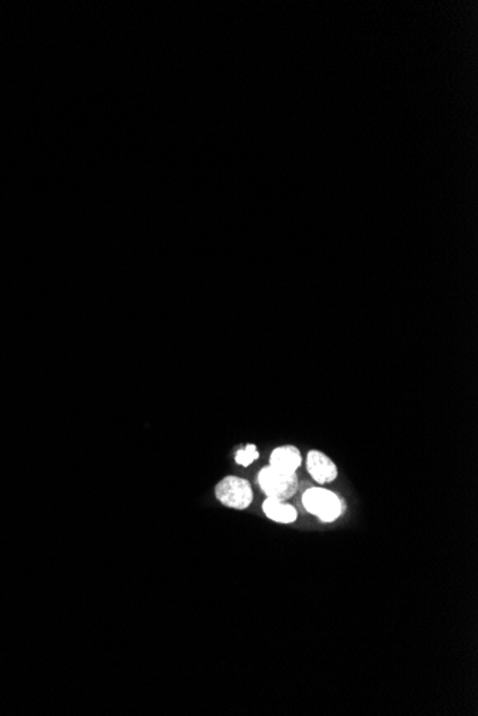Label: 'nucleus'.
Masks as SVG:
<instances>
[{
    "label": "nucleus",
    "instance_id": "obj_1",
    "mask_svg": "<svg viewBox=\"0 0 478 716\" xmlns=\"http://www.w3.org/2000/svg\"><path fill=\"white\" fill-rule=\"evenodd\" d=\"M302 505L305 511L322 522L337 520L346 509L343 502L337 493L322 487H314L305 491L302 495Z\"/></svg>",
    "mask_w": 478,
    "mask_h": 716
},
{
    "label": "nucleus",
    "instance_id": "obj_2",
    "mask_svg": "<svg viewBox=\"0 0 478 716\" xmlns=\"http://www.w3.org/2000/svg\"><path fill=\"white\" fill-rule=\"evenodd\" d=\"M258 485L266 498L286 502L298 491V476L297 472H283L268 465L258 475Z\"/></svg>",
    "mask_w": 478,
    "mask_h": 716
},
{
    "label": "nucleus",
    "instance_id": "obj_3",
    "mask_svg": "<svg viewBox=\"0 0 478 716\" xmlns=\"http://www.w3.org/2000/svg\"><path fill=\"white\" fill-rule=\"evenodd\" d=\"M215 496L222 505L243 511L254 500L251 483L239 476H226L215 487Z\"/></svg>",
    "mask_w": 478,
    "mask_h": 716
},
{
    "label": "nucleus",
    "instance_id": "obj_4",
    "mask_svg": "<svg viewBox=\"0 0 478 716\" xmlns=\"http://www.w3.org/2000/svg\"><path fill=\"white\" fill-rule=\"evenodd\" d=\"M307 469L318 485L331 483L338 478L335 462L321 451H310L307 456Z\"/></svg>",
    "mask_w": 478,
    "mask_h": 716
},
{
    "label": "nucleus",
    "instance_id": "obj_5",
    "mask_svg": "<svg viewBox=\"0 0 478 716\" xmlns=\"http://www.w3.org/2000/svg\"><path fill=\"white\" fill-rule=\"evenodd\" d=\"M302 463V456L298 448L285 444V447L275 448L270 456V465L283 471V472H297Z\"/></svg>",
    "mask_w": 478,
    "mask_h": 716
},
{
    "label": "nucleus",
    "instance_id": "obj_6",
    "mask_svg": "<svg viewBox=\"0 0 478 716\" xmlns=\"http://www.w3.org/2000/svg\"><path fill=\"white\" fill-rule=\"evenodd\" d=\"M263 513L277 524H294L297 520V509L283 500L266 498L262 503Z\"/></svg>",
    "mask_w": 478,
    "mask_h": 716
},
{
    "label": "nucleus",
    "instance_id": "obj_7",
    "mask_svg": "<svg viewBox=\"0 0 478 716\" xmlns=\"http://www.w3.org/2000/svg\"><path fill=\"white\" fill-rule=\"evenodd\" d=\"M258 458H259V451H258V448L255 447V444L250 443V444H246L245 448H242V449H239V451L237 452V455H235V462L238 463V465L246 468V467H250L252 462H255Z\"/></svg>",
    "mask_w": 478,
    "mask_h": 716
}]
</instances>
